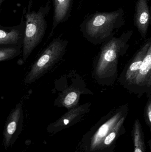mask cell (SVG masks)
<instances>
[{"mask_svg":"<svg viewBox=\"0 0 151 152\" xmlns=\"http://www.w3.org/2000/svg\"><path fill=\"white\" fill-rule=\"evenodd\" d=\"M52 93L56 94L54 105L67 110L79 105L81 96L93 94L85 80L75 70H72L58 78L54 82Z\"/></svg>","mask_w":151,"mask_h":152,"instance_id":"obj_1","label":"cell"},{"mask_svg":"<svg viewBox=\"0 0 151 152\" xmlns=\"http://www.w3.org/2000/svg\"><path fill=\"white\" fill-rule=\"evenodd\" d=\"M68 43L60 37L53 40L31 66L25 76L24 83H33L49 72L62 59Z\"/></svg>","mask_w":151,"mask_h":152,"instance_id":"obj_2","label":"cell"},{"mask_svg":"<svg viewBox=\"0 0 151 152\" xmlns=\"http://www.w3.org/2000/svg\"><path fill=\"white\" fill-rule=\"evenodd\" d=\"M125 45L122 40L113 39L103 46L94 62L93 75L96 80L102 82L116 73L119 57Z\"/></svg>","mask_w":151,"mask_h":152,"instance_id":"obj_3","label":"cell"},{"mask_svg":"<svg viewBox=\"0 0 151 152\" xmlns=\"http://www.w3.org/2000/svg\"><path fill=\"white\" fill-rule=\"evenodd\" d=\"M46 28V23L41 13H27L22 54L17 62L18 65L22 66L25 64L33 51L41 42Z\"/></svg>","mask_w":151,"mask_h":152,"instance_id":"obj_4","label":"cell"},{"mask_svg":"<svg viewBox=\"0 0 151 152\" xmlns=\"http://www.w3.org/2000/svg\"><path fill=\"white\" fill-rule=\"evenodd\" d=\"M127 112L120 110L102 118L83 137L84 152H95Z\"/></svg>","mask_w":151,"mask_h":152,"instance_id":"obj_5","label":"cell"},{"mask_svg":"<svg viewBox=\"0 0 151 152\" xmlns=\"http://www.w3.org/2000/svg\"><path fill=\"white\" fill-rule=\"evenodd\" d=\"M115 18V15L99 14L90 20L84 26L85 37L92 43L97 44L108 34L110 26Z\"/></svg>","mask_w":151,"mask_h":152,"instance_id":"obj_6","label":"cell"},{"mask_svg":"<svg viewBox=\"0 0 151 152\" xmlns=\"http://www.w3.org/2000/svg\"><path fill=\"white\" fill-rule=\"evenodd\" d=\"M24 122L23 106L21 103L17 104L7 118L3 131L4 146H12L20 135Z\"/></svg>","mask_w":151,"mask_h":152,"instance_id":"obj_7","label":"cell"},{"mask_svg":"<svg viewBox=\"0 0 151 152\" xmlns=\"http://www.w3.org/2000/svg\"><path fill=\"white\" fill-rule=\"evenodd\" d=\"M90 103L77 105L68 110L56 121L51 123L47 128L48 132L55 134L81 121L90 110Z\"/></svg>","mask_w":151,"mask_h":152,"instance_id":"obj_8","label":"cell"},{"mask_svg":"<svg viewBox=\"0 0 151 152\" xmlns=\"http://www.w3.org/2000/svg\"><path fill=\"white\" fill-rule=\"evenodd\" d=\"M126 117V116H125L121 119L95 152H114L117 141L121 135L126 133L124 124Z\"/></svg>","mask_w":151,"mask_h":152,"instance_id":"obj_9","label":"cell"},{"mask_svg":"<svg viewBox=\"0 0 151 152\" xmlns=\"http://www.w3.org/2000/svg\"><path fill=\"white\" fill-rule=\"evenodd\" d=\"M151 42H148L139 50L126 72V81L129 84H133L139 74L144 60L150 45Z\"/></svg>","mask_w":151,"mask_h":152,"instance_id":"obj_10","label":"cell"},{"mask_svg":"<svg viewBox=\"0 0 151 152\" xmlns=\"http://www.w3.org/2000/svg\"><path fill=\"white\" fill-rule=\"evenodd\" d=\"M133 84L139 86H151V42L139 74Z\"/></svg>","mask_w":151,"mask_h":152,"instance_id":"obj_11","label":"cell"},{"mask_svg":"<svg viewBox=\"0 0 151 152\" xmlns=\"http://www.w3.org/2000/svg\"><path fill=\"white\" fill-rule=\"evenodd\" d=\"M134 152H145V137L140 120H135L131 131Z\"/></svg>","mask_w":151,"mask_h":152,"instance_id":"obj_12","label":"cell"},{"mask_svg":"<svg viewBox=\"0 0 151 152\" xmlns=\"http://www.w3.org/2000/svg\"><path fill=\"white\" fill-rule=\"evenodd\" d=\"M25 34L17 28L10 30L0 29V45H14L23 46Z\"/></svg>","mask_w":151,"mask_h":152,"instance_id":"obj_13","label":"cell"},{"mask_svg":"<svg viewBox=\"0 0 151 152\" xmlns=\"http://www.w3.org/2000/svg\"><path fill=\"white\" fill-rule=\"evenodd\" d=\"M150 14L145 0H141L138 4L136 22L139 29L143 34L147 31Z\"/></svg>","mask_w":151,"mask_h":152,"instance_id":"obj_14","label":"cell"},{"mask_svg":"<svg viewBox=\"0 0 151 152\" xmlns=\"http://www.w3.org/2000/svg\"><path fill=\"white\" fill-rule=\"evenodd\" d=\"M22 46L14 45H0V61L10 60L22 54Z\"/></svg>","mask_w":151,"mask_h":152,"instance_id":"obj_15","label":"cell"},{"mask_svg":"<svg viewBox=\"0 0 151 152\" xmlns=\"http://www.w3.org/2000/svg\"><path fill=\"white\" fill-rule=\"evenodd\" d=\"M70 0H55V25L60 22L66 15Z\"/></svg>","mask_w":151,"mask_h":152,"instance_id":"obj_16","label":"cell"},{"mask_svg":"<svg viewBox=\"0 0 151 152\" xmlns=\"http://www.w3.org/2000/svg\"><path fill=\"white\" fill-rule=\"evenodd\" d=\"M145 121L150 129L151 138V102L149 103L146 109L145 113Z\"/></svg>","mask_w":151,"mask_h":152,"instance_id":"obj_17","label":"cell"},{"mask_svg":"<svg viewBox=\"0 0 151 152\" xmlns=\"http://www.w3.org/2000/svg\"><path fill=\"white\" fill-rule=\"evenodd\" d=\"M148 145H149V149H150V152H151V138L149 139L148 141Z\"/></svg>","mask_w":151,"mask_h":152,"instance_id":"obj_18","label":"cell"}]
</instances>
